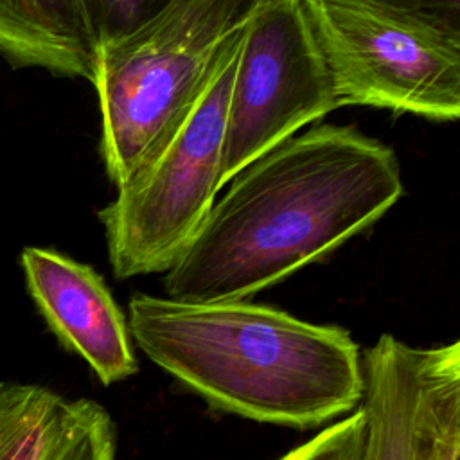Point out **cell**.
<instances>
[{"label":"cell","instance_id":"8","mask_svg":"<svg viewBox=\"0 0 460 460\" xmlns=\"http://www.w3.org/2000/svg\"><path fill=\"white\" fill-rule=\"evenodd\" d=\"M368 460H417L428 347L385 332L361 352Z\"/></svg>","mask_w":460,"mask_h":460},{"label":"cell","instance_id":"10","mask_svg":"<svg viewBox=\"0 0 460 460\" xmlns=\"http://www.w3.org/2000/svg\"><path fill=\"white\" fill-rule=\"evenodd\" d=\"M417 460H460V341L428 347Z\"/></svg>","mask_w":460,"mask_h":460},{"label":"cell","instance_id":"2","mask_svg":"<svg viewBox=\"0 0 460 460\" xmlns=\"http://www.w3.org/2000/svg\"><path fill=\"white\" fill-rule=\"evenodd\" d=\"M128 309L133 345L216 410L309 429L363 402L361 350L340 325L248 300L135 293Z\"/></svg>","mask_w":460,"mask_h":460},{"label":"cell","instance_id":"3","mask_svg":"<svg viewBox=\"0 0 460 460\" xmlns=\"http://www.w3.org/2000/svg\"><path fill=\"white\" fill-rule=\"evenodd\" d=\"M262 2L171 0L147 22L97 47L92 84L101 153L117 189L172 138Z\"/></svg>","mask_w":460,"mask_h":460},{"label":"cell","instance_id":"14","mask_svg":"<svg viewBox=\"0 0 460 460\" xmlns=\"http://www.w3.org/2000/svg\"><path fill=\"white\" fill-rule=\"evenodd\" d=\"M169 2L171 0H81L97 47L147 22Z\"/></svg>","mask_w":460,"mask_h":460},{"label":"cell","instance_id":"1","mask_svg":"<svg viewBox=\"0 0 460 460\" xmlns=\"http://www.w3.org/2000/svg\"><path fill=\"white\" fill-rule=\"evenodd\" d=\"M402 192L392 147L356 126H313L230 178L165 271V295L248 300L372 226Z\"/></svg>","mask_w":460,"mask_h":460},{"label":"cell","instance_id":"5","mask_svg":"<svg viewBox=\"0 0 460 460\" xmlns=\"http://www.w3.org/2000/svg\"><path fill=\"white\" fill-rule=\"evenodd\" d=\"M241 38L172 138L99 212L117 279L165 273L214 205L223 187L225 119Z\"/></svg>","mask_w":460,"mask_h":460},{"label":"cell","instance_id":"6","mask_svg":"<svg viewBox=\"0 0 460 460\" xmlns=\"http://www.w3.org/2000/svg\"><path fill=\"white\" fill-rule=\"evenodd\" d=\"M340 108L300 0H264L244 25L228 93L221 185Z\"/></svg>","mask_w":460,"mask_h":460},{"label":"cell","instance_id":"12","mask_svg":"<svg viewBox=\"0 0 460 460\" xmlns=\"http://www.w3.org/2000/svg\"><path fill=\"white\" fill-rule=\"evenodd\" d=\"M115 422L99 402L81 399V410L65 438L47 460H115Z\"/></svg>","mask_w":460,"mask_h":460},{"label":"cell","instance_id":"4","mask_svg":"<svg viewBox=\"0 0 460 460\" xmlns=\"http://www.w3.org/2000/svg\"><path fill=\"white\" fill-rule=\"evenodd\" d=\"M338 106L460 115V18L404 0H300Z\"/></svg>","mask_w":460,"mask_h":460},{"label":"cell","instance_id":"7","mask_svg":"<svg viewBox=\"0 0 460 460\" xmlns=\"http://www.w3.org/2000/svg\"><path fill=\"white\" fill-rule=\"evenodd\" d=\"M20 264L27 291L50 332L104 386L137 374L126 314L92 266L40 246L23 248Z\"/></svg>","mask_w":460,"mask_h":460},{"label":"cell","instance_id":"9","mask_svg":"<svg viewBox=\"0 0 460 460\" xmlns=\"http://www.w3.org/2000/svg\"><path fill=\"white\" fill-rule=\"evenodd\" d=\"M0 52L18 66L92 81L97 45L81 0H0Z\"/></svg>","mask_w":460,"mask_h":460},{"label":"cell","instance_id":"11","mask_svg":"<svg viewBox=\"0 0 460 460\" xmlns=\"http://www.w3.org/2000/svg\"><path fill=\"white\" fill-rule=\"evenodd\" d=\"M279 460H368L367 410L358 406Z\"/></svg>","mask_w":460,"mask_h":460},{"label":"cell","instance_id":"16","mask_svg":"<svg viewBox=\"0 0 460 460\" xmlns=\"http://www.w3.org/2000/svg\"><path fill=\"white\" fill-rule=\"evenodd\" d=\"M410 4H417L444 14H449L453 18H460V0H404Z\"/></svg>","mask_w":460,"mask_h":460},{"label":"cell","instance_id":"13","mask_svg":"<svg viewBox=\"0 0 460 460\" xmlns=\"http://www.w3.org/2000/svg\"><path fill=\"white\" fill-rule=\"evenodd\" d=\"M79 410L81 399L59 395L0 453V460H47L74 426Z\"/></svg>","mask_w":460,"mask_h":460},{"label":"cell","instance_id":"15","mask_svg":"<svg viewBox=\"0 0 460 460\" xmlns=\"http://www.w3.org/2000/svg\"><path fill=\"white\" fill-rule=\"evenodd\" d=\"M58 397L40 385L0 381V453Z\"/></svg>","mask_w":460,"mask_h":460}]
</instances>
